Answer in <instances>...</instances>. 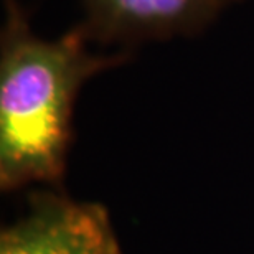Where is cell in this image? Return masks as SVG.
<instances>
[{
  "label": "cell",
  "instance_id": "3957f363",
  "mask_svg": "<svg viewBox=\"0 0 254 254\" xmlns=\"http://www.w3.org/2000/svg\"><path fill=\"white\" fill-rule=\"evenodd\" d=\"M79 20L96 47L134 52L137 47L206 32L221 15L218 0H79Z\"/></svg>",
  "mask_w": 254,
  "mask_h": 254
},
{
  "label": "cell",
  "instance_id": "7a4b0ae2",
  "mask_svg": "<svg viewBox=\"0 0 254 254\" xmlns=\"http://www.w3.org/2000/svg\"><path fill=\"white\" fill-rule=\"evenodd\" d=\"M57 189L30 196L28 211L0 233V254H123L103 205Z\"/></svg>",
  "mask_w": 254,
  "mask_h": 254
},
{
  "label": "cell",
  "instance_id": "277c9868",
  "mask_svg": "<svg viewBox=\"0 0 254 254\" xmlns=\"http://www.w3.org/2000/svg\"><path fill=\"white\" fill-rule=\"evenodd\" d=\"M221 5H223V8H226V7H230V5H235V3H241V2H246V0H218Z\"/></svg>",
  "mask_w": 254,
  "mask_h": 254
},
{
  "label": "cell",
  "instance_id": "6da1fadb",
  "mask_svg": "<svg viewBox=\"0 0 254 254\" xmlns=\"http://www.w3.org/2000/svg\"><path fill=\"white\" fill-rule=\"evenodd\" d=\"M2 3L0 189L58 187L73 144L79 91L94 76L127 64L134 52H98L79 22L45 38L18 0Z\"/></svg>",
  "mask_w": 254,
  "mask_h": 254
}]
</instances>
